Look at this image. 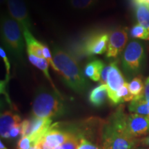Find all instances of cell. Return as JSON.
I'll return each instance as SVG.
<instances>
[{
    "mask_svg": "<svg viewBox=\"0 0 149 149\" xmlns=\"http://www.w3.org/2000/svg\"><path fill=\"white\" fill-rule=\"evenodd\" d=\"M22 122L20 124H17L12 129L10 130L9 133V139H14L17 137L18 136H22Z\"/></svg>",
    "mask_w": 149,
    "mask_h": 149,
    "instance_id": "cell-28",
    "label": "cell"
},
{
    "mask_svg": "<svg viewBox=\"0 0 149 149\" xmlns=\"http://www.w3.org/2000/svg\"><path fill=\"white\" fill-rule=\"evenodd\" d=\"M77 149H101L100 147L97 146L93 143L91 142L88 139H86L84 137L83 135L81 136V139H80L79 145L78 146Z\"/></svg>",
    "mask_w": 149,
    "mask_h": 149,
    "instance_id": "cell-26",
    "label": "cell"
},
{
    "mask_svg": "<svg viewBox=\"0 0 149 149\" xmlns=\"http://www.w3.org/2000/svg\"><path fill=\"white\" fill-rule=\"evenodd\" d=\"M122 120L124 128L128 135L133 137H140L149 133V117L136 113L127 114L123 108Z\"/></svg>",
    "mask_w": 149,
    "mask_h": 149,
    "instance_id": "cell-7",
    "label": "cell"
},
{
    "mask_svg": "<svg viewBox=\"0 0 149 149\" xmlns=\"http://www.w3.org/2000/svg\"><path fill=\"white\" fill-rule=\"evenodd\" d=\"M56 149H62V148H61V146H59V147H58V148H57Z\"/></svg>",
    "mask_w": 149,
    "mask_h": 149,
    "instance_id": "cell-35",
    "label": "cell"
},
{
    "mask_svg": "<svg viewBox=\"0 0 149 149\" xmlns=\"http://www.w3.org/2000/svg\"><path fill=\"white\" fill-rule=\"evenodd\" d=\"M110 33L95 31L91 33L74 46L75 55L79 57H92L107 51Z\"/></svg>",
    "mask_w": 149,
    "mask_h": 149,
    "instance_id": "cell-5",
    "label": "cell"
},
{
    "mask_svg": "<svg viewBox=\"0 0 149 149\" xmlns=\"http://www.w3.org/2000/svg\"><path fill=\"white\" fill-rule=\"evenodd\" d=\"M99 0H69V4L77 10H87L97 4Z\"/></svg>",
    "mask_w": 149,
    "mask_h": 149,
    "instance_id": "cell-21",
    "label": "cell"
},
{
    "mask_svg": "<svg viewBox=\"0 0 149 149\" xmlns=\"http://www.w3.org/2000/svg\"><path fill=\"white\" fill-rule=\"evenodd\" d=\"M89 102L95 107H100L105 103L108 96V88L107 84H101L91 91L89 94Z\"/></svg>",
    "mask_w": 149,
    "mask_h": 149,
    "instance_id": "cell-15",
    "label": "cell"
},
{
    "mask_svg": "<svg viewBox=\"0 0 149 149\" xmlns=\"http://www.w3.org/2000/svg\"><path fill=\"white\" fill-rule=\"evenodd\" d=\"M148 79H149V77H148Z\"/></svg>",
    "mask_w": 149,
    "mask_h": 149,
    "instance_id": "cell-37",
    "label": "cell"
},
{
    "mask_svg": "<svg viewBox=\"0 0 149 149\" xmlns=\"http://www.w3.org/2000/svg\"><path fill=\"white\" fill-rule=\"evenodd\" d=\"M146 53L144 44L139 41L128 44L122 57V66L128 76L138 74L144 66Z\"/></svg>",
    "mask_w": 149,
    "mask_h": 149,
    "instance_id": "cell-6",
    "label": "cell"
},
{
    "mask_svg": "<svg viewBox=\"0 0 149 149\" xmlns=\"http://www.w3.org/2000/svg\"><path fill=\"white\" fill-rule=\"evenodd\" d=\"M139 97L145 100V101H149V79H146L144 85V93H143V94L141 95L140 97Z\"/></svg>",
    "mask_w": 149,
    "mask_h": 149,
    "instance_id": "cell-29",
    "label": "cell"
},
{
    "mask_svg": "<svg viewBox=\"0 0 149 149\" xmlns=\"http://www.w3.org/2000/svg\"><path fill=\"white\" fill-rule=\"evenodd\" d=\"M52 55L56 72L65 84L77 93L84 92L89 84L74 56L56 45L52 48Z\"/></svg>",
    "mask_w": 149,
    "mask_h": 149,
    "instance_id": "cell-1",
    "label": "cell"
},
{
    "mask_svg": "<svg viewBox=\"0 0 149 149\" xmlns=\"http://www.w3.org/2000/svg\"><path fill=\"white\" fill-rule=\"evenodd\" d=\"M105 64L100 59H93L86 65L84 73L86 77L93 81H100Z\"/></svg>",
    "mask_w": 149,
    "mask_h": 149,
    "instance_id": "cell-14",
    "label": "cell"
},
{
    "mask_svg": "<svg viewBox=\"0 0 149 149\" xmlns=\"http://www.w3.org/2000/svg\"><path fill=\"white\" fill-rule=\"evenodd\" d=\"M69 134L70 130L62 129L59 123H55L51 126L38 144L42 149H56L66 141Z\"/></svg>",
    "mask_w": 149,
    "mask_h": 149,
    "instance_id": "cell-8",
    "label": "cell"
},
{
    "mask_svg": "<svg viewBox=\"0 0 149 149\" xmlns=\"http://www.w3.org/2000/svg\"><path fill=\"white\" fill-rule=\"evenodd\" d=\"M66 111V105L60 93L45 87L37 89L32 106L33 117L52 119L63 116Z\"/></svg>",
    "mask_w": 149,
    "mask_h": 149,
    "instance_id": "cell-3",
    "label": "cell"
},
{
    "mask_svg": "<svg viewBox=\"0 0 149 149\" xmlns=\"http://www.w3.org/2000/svg\"><path fill=\"white\" fill-rule=\"evenodd\" d=\"M135 99L133 95L131 94V93L130 92L129 88H128V83L126 82L122 88H120V90L118 91L117 94V104H121L123 102H131Z\"/></svg>",
    "mask_w": 149,
    "mask_h": 149,
    "instance_id": "cell-22",
    "label": "cell"
},
{
    "mask_svg": "<svg viewBox=\"0 0 149 149\" xmlns=\"http://www.w3.org/2000/svg\"><path fill=\"white\" fill-rule=\"evenodd\" d=\"M82 134L79 132L70 130V134L66 141L61 145L62 149H77L79 145L80 139Z\"/></svg>",
    "mask_w": 149,
    "mask_h": 149,
    "instance_id": "cell-19",
    "label": "cell"
},
{
    "mask_svg": "<svg viewBox=\"0 0 149 149\" xmlns=\"http://www.w3.org/2000/svg\"><path fill=\"white\" fill-rule=\"evenodd\" d=\"M140 143L142 145H144V146H149V135L145 137L144 138L141 139L140 140Z\"/></svg>",
    "mask_w": 149,
    "mask_h": 149,
    "instance_id": "cell-32",
    "label": "cell"
},
{
    "mask_svg": "<svg viewBox=\"0 0 149 149\" xmlns=\"http://www.w3.org/2000/svg\"><path fill=\"white\" fill-rule=\"evenodd\" d=\"M128 111L131 113L149 117V101L147 102L139 97H136L128 105Z\"/></svg>",
    "mask_w": 149,
    "mask_h": 149,
    "instance_id": "cell-17",
    "label": "cell"
},
{
    "mask_svg": "<svg viewBox=\"0 0 149 149\" xmlns=\"http://www.w3.org/2000/svg\"><path fill=\"white\" fill-rule=\"evenodd\" d=\"M22 32L26 45L27 53H32L37 57L44 58L42 51V43L37 40L31 31L27 28L22 29Z\"/></svg>",
    "mask_w": 149,
    "mask_h": 149,
    "instance_id": "cell-13",
    "label": "cell"
},
{
    "mask_svg": "<svg viewBox=\"0 0 149 149\" xmlns=\"http://www.w3.org/2000/svg\"><path fill=\"white\" fill-rule=\"evenodd\" d=\"M33 146H35V145L29 136L21 137L17 144L18 149H30Z\"/></svg>",
    "mask_w": 149,
    "mask_h": 149,
    "instance_id": "cell-24",
    "label": "cell"
},
{
    "mask_svg": "<svg viewBox=\"0 0 149 149\" xmlns=\"http://www.w3.org/2000/svg\"><path fill=\"white\" fill-rule=\"evenodd\" d=\"M126 83V80L117 66V61H114L110 63L107 86L109 100L112 104L113 105L118 104L117 100V94Z\"/></svg>",
    "mask_w": 149,
    "mask_h": 149,
    "instance_id": "cell-9",
    "label": "cell"
},
{
    "mask_svg": "<svg viewBox=\"0 0 149 149\" xmlns=\"http://www.w3.org/2000/svg\"><path fill=\"white\" fill-rule=\"evenodd\" d=\"M6 2L9 15L19 24L22 29L27 28L31 30L32 24L25 0H6Z\"/></svg>",
    "mask_w": 149,
    "mask_h": 149,
    "instance_id": "cell-11",
    "label": "cell"
},
{
    "mask_svg": "<svg viewBox=\"0 0 149 149\" xmlns=\"http://www.w3.org/2000/svg\"><path fill=\"white\" fill-rule=\"evenodd\" d=\"M42 51H43V55H44V58L48 61V62L49 63V65H51V68H53L55 71H56V67L55 66V64H54L53 57V56H52V53L51 51H50L49 48H48L47 46L43 44Z\"/></svg>",
    "mask_w": 149,
    "mask_h": 149,
    "instance_id": "cell-25",
    "label": "cell"
},
{
    "mask_svg": "<svg viewBox=\"0 0 149 149\" xmlns=\"http://www.w3.org/2000/svg\"><path fill=\"white\" fill-rule=\"evenodd\" d=\"M130 35L133 38L149 40V32L139 24L134 25L130 29Z\"/></svg>",
    "mask_w": 149,
    "mask_h": 149,
    "instance_id": "cell-23",
    "label": "cell"
},
{
    "mask_svg": "<svg viewBox=\"0 0 149 149\" xmlns=\"http://www.w3.org/2000/svg\"><path fill=\"white\" fill-rule=\"evenodd\" d=\"M123 106L115 111L102 127V149H135L137 139L126 133L122 124Z\"/></svg>",
    "mask_w": 149,
    "mask_h": 149,
    "instance_id": "cell-2",
    "label": "cell"
},
{
    "mask_svg": "<svg viewBox=\"0 0 149 149\" xmlns=\"http://www.w3.org/2000/svg\"><path fill=\"white\" fill-rule=\"evenodd\" d=\"M30 149H38V146H37V145H36V146H33V147H32V148H30Z\"/></svg>",
    "mask_w": 149,
    "mask_h": 149,
    "instance_id": "cell-34",
    "label": "cell"
},
{
    "mask_svg": "<svg viewBox=\"0 0 149 149\" xmlns=\"http://www.w3.org/2000/svg\"><path fill=\"white\" fill-rule=\"evenodd\" d=\"M0 55H1V58L3 59V63L5 64L6 69V79L9 80V76H10V61H9V59H8V57H7L6 53L3 49L2 46H1L0 48Z\"/></svg>",
    "mask_w": 149,
    "mask_h": 149,
    "instance_id": "cell-27",
    "label": "cell"
},
{
    "mask_svg": "<svg viewBox=\"0 0 149 149\" xmlns=\"http://www.w3.org/2000/svg\"><path fill=\"white\" fill-rule=\"evenodd\" d=\"M128 29L126 27H117L110 32L107 51V58H117L122 53L128 42Z\"/></svg>",
    "mask_w": 149,
    "mask_h": 149,
    "instance_id": "cell-10",
    "label": "cell"
},
{
    "mask_svg": "<svg viewBox=\"0 0 149 149\" xmlns=\"http://www.w3.org/2000/svg\"><path fill=\"white\" fill-rule=\"evenodd\" d=\"M1 36L4 47L19 62L24 61V37L21 26L7 15L1 17Z\"/></svg>",
    "mask_w": 149,
    "mask_h": 149,
    "instance_id": "cell-4",
    "label": "cell"
},
{
    "mask_svg": "<svg viewBox=\"0 0 149 149\" xmlns=\"http://www.w3.org/2000/svg\"><path fill=\"white\" fill-rule=\"evenodd\" d=\"M0 149H8V148H6L5 145L3 144L2 141H0Z\"/></svg>",
    "mask_w": 149,
    "mask_h": 149,
    "instance_id": "cell-33",
    "label": "cell"
},
{
    "mask_svg": "<svg viewBox=\"0 0 149 149\" xmlns=\"http://www.w3.org/2000/svg\"><path fill=\"white\" fill-rule=\"evenodd\" d=\"M135 149H143V148H135Z\"/></svg>",
    "mask_w": 149,
    "mask_h": 149,
    "instance_id": "cell-36",
    "label": "cell"
},
{
    "mask_svg": "<svg viewBox=\"0 0 149 149\" xmlns=\"http://www.w3.org/2000/svg\"><path fill=\"white\" fill-rule=\"evenodd\" d=\"M144 85L142 79L139 77H135L128 83V88L131 94L135 97H139L143 94Z\"/></svg>",
    "mask_w": 149,
    "mask_h": 149,
    "instance_id": "cell-20",
    "label": "cell"
},
{
    "mask_svg": "<svg viewBox=\"0 0 149 149\" xmlns=\"http://www.w3.org/2000/svg\"><path fill=\"white\" fill-rule=\"evenodd\" d=\"M133 6L138 24L149 32V8L141 3L134 4Z\"/></svg>",
    "mask_w": 149,
    "mask_h": 149,
    "instance_id": "cell-18",
    "label": "cell"
},
{
    "mask_svg": "<svg viewBox=\"0 0 149 149\" xmlns=\"http://www.w3.org/2000/svg\"><path fill=\"white\" fill-rule=\"evenodd\" d=\"M28 57H29V61H31V64H32L34 66L36 67V68H38V69H40L41 71L43 72V74H44V76H45L46 79H48V81H49L50 84H51L54 91H55V92L57 93H59L58 90L56 88L53 80L51 79V75H50L49 70H48L49 63L48 62V61L46 60L45 58L38 57L32 53H28Z\"/></svg>",
    "mask_w": 149,
    "mask_h": 149,
    "instance_id": "cell-16",
    "label": "cell"
},
{
    "mask_svg": "<svg viewBox=\"0 0 149 149\" xmlns=\"http://www.w3.org/2000/svg\"><path fill=\"white\" fill-rule=\"evenodd\" d=\"M22 122L21 117L13 112L6 111L1 113L0 118V134L1 138L9 139L10 130Z\"/></svg>",
    "mask_w": 149,
    "mask_h": 149,
    "instance_id": "cell-12",
    "label": "cell"
},
{
    "mask_svg": "<svg viewBox=\"0 0 149 149\" xmlns=\"http://www.w3.org/2000/svg\"><path fill=\"white\" fill-rule=\"evenodd\" d=\"M132 4H137V3H141L146 6L149 8V0H130Z\"/></svg>",
    "mask_w": 149,
    "mask_h": 149,
    "instance_id": "cell-31",
    "label": "cell"
},
{
    "mask_svg": "<svg viewBox=\"0 0 149 149\" xmlns=\"http://www.w3.org/2000/svg\"><path fill=\"white\" fill-rule=\"evenodd\" d=\"M109 71V65H105L103 70H102V74H101V82L104 84H107V77H108V73Z\"/></svg>",
    "mask_w": 149,
    "mask_h": 149,
    "instance_id": "cell-30",
    "label": "cell"
}]
</instances>
